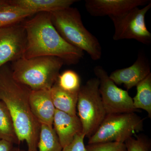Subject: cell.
Instances as JSON below:
<instances>
[{"mask_svg":"<svg viewBox=\"0 0 151 151\" xmlns=\"http://www.w3.org/2000/svg\"><path fill=\"white\" fill-rule=\"evenodd\" d=\"M31 91L14 79L8 68H0V100L9 111L19 142H26L27 151H37L41 124L30 107Z\"/></svg>","mask_w":151,"mask_h":151,"instance_id":"6da1fadb","label":"cell"},{"mask_svg":"<svg viewBox=\"0 0 151 151\" xmlns=\"http://www.w3.org/2000/svg\"><path fill=\"white\" fill-rule=\"evenodd\" d=\"M23 25L27 36L23 58L54 56L70 65L78 63L84 56V52L68 43L58 32L50 13H38Z\"/></svg>","mask_w":151,"mask_h":151,"instance_id":"7a4b0ae2","label":"cell"},{"mask_svg":"<svg viewBox=\"0 0 151 151\" xmlns=\"http://www.w3.org/2000/svg\"><path fill=\"white\" fill-rule=\"evenodd\" d=\"M52 22L63 38L70 45L85 52L92 60L101 58L100 42L84 27L81 14L71 7L50 13Z\"/></svg>","mask_w":151,"mask_h":151,"instance_id":"3957f363","label":"cell"},{"mask_svg":"<svg viewBox=\"0 0 151 151\" xmlns=\"http://www.w3.org/2000/svg\"><path fill=\"white\" fill-rule=\"evenodd\" d=\"M13 62L11 70L14 79L31 90L51 89L64 64L54 56L22 58Z\"/></svg>","mask_w":151,"mask_h":151,"instance_id":"277c9868","label":"cell"},{"mask_svg":"<svg viewBox=\"0 0 151 151\" xmlns=\"http://www.w3.org/2000/svg\"><path fill=\"white\" fill-rule=\"evenodd\" d=\"M144 120L135 112L107 114L96 132L89 138L88 144L125 143L143 131Z\"/></svg>","mask_w":151,"mask_h":151,"instance_id":"5b68a950","label":"cell"},{"mask_svg":"<svg viewBox=\"0 0 151 151\" xmlns=\"http://www.w3.org/2000/svg\"><path fill=\"white\" fill-rule=\"evenodd\" d=\"M100 82L97 78L89 79L81 86L77 103L78 116L82 133L89 138L98 129L107 115L99 92Z\"/></svg>","mask_w":151,"mask_h":151,"instance_id":"8992f818","label":"cell"},{"mask_svg":"<svg viewBox=\"0 0 151 151\" xmlns=\"http://www.w3.org/2000/svg\"><path fill=\"white\" fill-rule=\"evenodd\" d=\"M151 8V2L144 7H136L122 15L110 18L115 31L114 40L133 39L144 44L151 42V34L145 23L146 14Z\"/></svg>","mask_w":151,"mask_h":151,"instance_id":"52a82bcc","label":"cell"},{"mask_svg":"<svg viewBox=\"0 0 151 151\" xmlns=\"http://www.w3.org/2000/svg\"><path fill=\"white\" fill-rule=\"evenodd\" d=\"M94 72L100 82L99 92L107 114L138 111L134 107L133 98L128 91L118 87L102 66H95Z\"/></svg>","mask_w":151,"mask_h":151,"instance_id":"ba28073f","label":"cell"},{"mask_svg":"<svg viewBox=\"0 0 151 151\" xmlns=\"http://www.w3.org/2000/svg\"><path fill=\"white\" fill-rule=\"evenodd\" d=\"M27 44L26 32L19 24L0 28V68L23 56Z\"/></svg>","mask_w":151,"mask_h":151,"instance_id":"9c48e42d","label":"cell"},{"mask_svg":"<svg viewBox=\"0 0 151 151\" xmlns=\"http://www.w3.org/2000/svg\"><path fill=\"white\" fill-rule=\"evenodd\" d=\"M151 2L150 0H86L85 7L92 16L111 18L122 15L132 9Z\"/></svg>","mask_w":151,"mask_h":151,"instance_id":"30bf717a","label":"cell"},{"mask_svg":"<svg viewBox=\"0 0 151 151\" xmlns=\"http://www.w3.org/2000/svg\"><path fill=\"white\" fill-rule=\"evenodd\" d=\"M150 73L148 60L144 55L140 53L134 64L129 67L115 70L109 77L115 84H123L128 91L137 86Z\"/></svg>","mask_w":151,"mask_h":151,"instance_id":"8fae6325","label":"cell"},{"mask_svg":"<svg viewBox=\"0 0 151 151\" xmlns=\"http://www.w3.org/2000/svg\"><path fill=\"white\" fill-rule=\"evenodd\" d=\"M29 102L32 112L38 122L53 127L55 108L52 100L50 89L31 90Z\"/></svg>","mask_w":151,"mask_h":151,"instance_id":"7c38bea8","label":"cell"},{"mask_svg":"<svg viewBox=\"0 0 151 151\" xmlns=\"http://www.w3.org/2000/svg\"><path fill=\"white\" fill-rule=\"evenodd\" d=\"M53 126L63 148L70 144L76 135L82 133V125L77 115L71 116L56 109Z\"/></svg>","mask_w":151,"mask_h":151,"instance_id":"4fadbf2b","label":"cell"},{"mask_svg":"<svg viewBox=\"0 0 151 151\" xmlns=\"http://www.w3.org/2000/svg\"><path fill=\"white\" fill-rule=\"evenodd\" d=\"M76 0H12L11 4L32 11L36 14L50 13L70 7Z\"/></svg>","mask_w":151,"mask_h":151,"instance_id":"5bb4252c","label":"cell"},{"mask_svg":"<svg viewBox=\"0 0 151 151\" xmlns=\"http://www.w3.org/2000/svg\"><path fill=\"white\" fill-rule=\"evenodd\" d=\"M52 100L56 110L71 115H77L78 93L65 91L55 84L50 89Z\"/></svg>","mask_w":151,"mask_h":151,"instance_id":"9a60e30c","label":"cell"},{"mask_svg":"<svg viewBox=\"0 0 151 151\" xmlns=\"http://www.w3.org/2000/svg\"><path fill=\"white\" fill-rule=\"evenodd\" d=\"M32 11L9 3L0 8V28L18 24L26 18L35 14Z\"/></svg>","mask_w":151,"mask_h":151,"instance_id":"2e32d148","label":"cell"},{"mask_svg":"<svg viewBox=\"0 0 151 151\" xmlns=\"http://www.w3.org/2000/svg\"><path fill=\"white\" fill-rule=\"evenodd\" d=\"M137 94L133 98L135 109H142L151 118V73L137 85Z\"/></svg>","mask_w":151,"mask_h":151,"instance_id":"e0dca14e","label":"cell"},{"mask_svg":"<svg viewBox=\"0 0 151 151\" xmlns=\"http://www.w3.org/2000/svg\"><path fill=\"white\" fill-rule=\"evenodd\" d=\"M0 139L13 144L19 145V142L9 111L5 104L0 100Z\"/></svg>","mask_w":151,"mask_h":151,"instance_id":"ac0fdd59","label":"cell"},{"mask_svg":"<svg viewBox=\"0 0 151 151\" xmlns=\"http://www.w3.org/2000/svg\"><path fill=\"white\" fill-rule=\"evenodd\" d=\"M62 149L53 127L41 124L37 151H61Z\"/></svg>","mask_w":151,"mask_h":151,"instance_id":"d6986e66","label":"cell"},{"mask_svg":"<svg viewBox=\"0 0 151 151\" xmlns=\"http://www.w3.org/2000/svg\"><path fill=\"white\" fill-rule=\"evenodd\" d=\"M55 84L61 89L71 92L78 93L81 88V80L78 73L67 70L59 74Z\"/></svg>","mask_w":151,"mask_h":151,"instance_id":"ffe728a7","label":"cell"},{"mask_svg":"<svg viewBox=\"0 0 151 151\" xmlns=\"http://www.w3.org/2000/svg\"><path fill=\"white\" fill-rule=\"evenodd\" d=\"M125 142L127 151H150L151 143L149 138L143 135H136Z\"/></svg>","mask_w":151,"mask_h":151,"instance_id":"44dd1931","label":"cell"},{"mask_svg":"<svg viewBox=\"0 0 151 151\" xmlns=\"http://www.w3.org/2000/svg\"><path fill=\"white\" fill-rule=\"evenodd\" d=\"M85 148L86 151H127L125 143L116 142L88 144Z\"/></svg>","mask_w":151,"mask_h":151,"instance_id":"7402d4cb","label":"cell"},{"mask_svg":"<svg viewBox=\"0 0 151 151\" xmlns=\"http://www.w3.org/2000/svg\"><path fill=\"white\" fill-rule=\"evenodd\" d=\"M85 137L83 133H79L75 136L70 144L63 148L61 151H86L84 143Z\"/></svg>","mask_w":151,"mask_h":151,"instance_id":"603a6c76","label":"cell"},{"mask_svg":"<svg viewBox=\"0 0 151 151\" xmlns=\"http://www.w3.org/2000/svg\"><path fill=\"white\" fill-rule=\"evenodd\" d=\"M13 145L8 141L0 139V151H11L13 149Z\"/></svg>","mask_w":151,"mask_h":151,"instance_id":"cb8c5ba5","label":"cell"},{"mask_svg":"<svg viewBox=\"0 0 151 151\" xmlns=\"http://www.w3.org/2000/svg\"><path fill=\"white\" fill-rule=\"evenodd\" d=\"M9 4V1H3V0H0V8L5 6L6 5Z\"/></svg>","mask_w":151,"mask_h":151,"instance_id":"d4e9b609","label":"cell"},{"mask_svg":"<svg viewBox=\"0 0 151 151\" xmlns=\"http://www.w3.org/2000/svg\"><path fill=\"white\" fill-rule=\"evenodd\" d=\"M11 151H24L22 150H21L19 148H13L12 149V150Z\"/></svg>","mask_w":151,"mask_h":151,"instance_id":"484cf974","label":"cell"}]
</instances>
